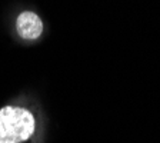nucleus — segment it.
<instances>
[{
	"mask_svg": "<svg viewBox=\"0 0 160 143\" xmlns=\"http://www.w3.org/2000/svg\"><path fill=\"white\" fill-rule=\"evenodd\" d=\"M36 119L33 113L19 106L0 109V143H23L33 136Z\"/></svg>",
	"mask_w": 160,
	"mask_h": 143,
	"instance_id": "nucleus-1",
	"label": "nucleus"
},
{
	"mask_svg": "<svg viewBox=\"0 0 160 143\" xmlns=\"http://www.w3.org/2000/svg\"><path fill=\"white\" fill-rule=\"evenodd\" d=\"M16 29L23 39L34 40L43 32V22L33 12H23L16 20Z\"/></svg>",
	"mask_w": 160,
	"mask_h": 143,
	"instance_id": "nucleus-2",
	"label": "nucleus"
}]
</instances>
